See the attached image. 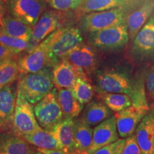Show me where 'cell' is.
Wrapping results in <instances>:
<instances>
[{"mask_svg": "<svg viewBox=\"0 0 154 154\" xmlns=\"http://www.w3.org/2000/svg\"><path fill=\"white\" fill-rule=\"evenodd\" d=\"M34 154H36V153H34Z\"/></svg>", "mask_w": 154, "mask_h": 154, "instance_id": "cell-43", "label": "cell"}, {"mask_svg": "<svg viewBox=\"0 0 154 154\" xmlns=\"http://www.w3.org/2000/svg\"><path fill=\"white\" fill-rule=\"evenodd\" d=\"M92 134L93 129L91 126L76 119L71 154H88L92 143Z\"/></svg>", "mask_w": 154, "mask_h": 154, "instance_id": "cell-22", "label": "cell"}, {"mask_svg": "<svg viewBox=\"0 0 154 154\" xmlns=\"http://www.w3.org/2000/svg\"><path fill=\"white\" fill-rule=\"evenodd\" d=\"M57 88L48 94L34 106V110L39 126L51 131L56 125L63 120V115L57 97Z\"/></svg>", "mask_w": 154, "mask_h": 154, "instance_id": "cell-8", "label": "cell"}, {"mask_svg": "<svg viewBox=\"0 0 154 154\" xmlns=\"http://www.w3.org/2000/svg\"><path fill=\"white\" fill-rule=\"evenodd\" d=\"M96 81L98 93L124 94L132 99L137 91L129 77L116 71H101L96 75Z\"/></svg>", "mask_w": 154, "mask_h": 154, "instance_id": "cell-6", "label": "cell"}, {"mask_svg": "<svg viewBox=\"0 0 154 154\" xmlns=\"http://www.w3.org/2000/svg\"><path fill=\"white\" fill-rule=\"evenodd\" d=\"M150 110L149 106H134L116 113L117 131L121 138H126L135 134L136 128Z\"/></svg>", "mask_w": 154, "mask_h": 154, "instance_id": "cell-9", "label": "cell"}, {"mask_svg": "<svg viewBox=\"0 0 154 154\" xmlns=\"http://www.w3.org/2000/svg\"><path fill=\"white\" fill-rule=\"evenodd\" d=\"M57 97L63 118L76 119L82 113L84 105L76 99L70 88H61L57 91Z\"/></svg>", "mask_w": 154, "mask_h": 154, "instance_id": "cell-23", "label": "cell"}, {"mask_svg": "<svg viewBox=\"0 0 154 154\" xmlns=\"http://www.w3.org/2000/svg\"><path fill=\"white\" fill-rule=\"evenodd\" d=\"M53 66L64 59L68 54L83 42L79 29L66 26L58 29L43 41Z\"/></svg>", "mask_w": 154, "mask_h": 154, "instance_id": "cell-2", "label": "cell"}, {"mask_svg": "<svg viewBox=\"0 0 154 154\" xmlns=\"http://www.w3.org/2000/svg\"><path fill=\"white\" fill-rule=\"evenodd\" d=\"M126 9L119 7L109 10L88 13L82 16L80 27L82 31L91 33L126 22Z\"/></svg>", "mask_w": 154, "mask_h": 154, "instance_id": "cell-4", "label": "cell"}, {"mask_svg": "<svg viewBox=\"0 0 154 154\" xmlns=\"http://www.w3.org/2000/svg\"><path fill=\"white\" fill-rule=\"evenodd\" d=\"M17 98V83L0 88V133L10 130Z\"/></svg>", "mask_w": 154, "mask_h": 154, "instance_id": "cell-14", "label": "cell"}, {"mask_svg": "<svg viewBox=\"0 0 154 154\" xmlns=\"http://www.w3.org/2000/svg\"><path fill=\"white\" fill-rule=\"evenodd\" d=\"M42 128L36 120L32 103L17 94L16 106L10 127L11 134L22 138Z\"/></svg>", "mask_w": 154, "mask_h": 154, "instance_id": "cell-5", "label": "cell"}, {"mask_svg": "<svg viewBox=\"0 0 154 154\" xmlns=\"http://www.w3.org/2000/svg\"><path fill=\"white\" fill-rule=\"evenodd\" d=\"M154 11V1L148 0L144 2L139 8L133 11L128 16L126 25L128 28L129 39L133 41L144 24L151 17Z\"/></svg>", "mask_w": 154, "mask_h": 154, "instance_id": "cell-18", "label": "cell"}, {"mask_svg": "<svg viewBox=\"0 0 154 154\" xmlns=\"http://www.w3.org/2000/svg\"><path fill=\"white\" fill-rule=\"evenodd\" d=\"M51 8L59 11L76 9L83 0H46Z\"/></svg>", "mask_w": 154, "mask_h": 154, "instance_id": "cell-31", "label": "cell"}, {"mask_svg": "<svg viewBox=\"0 0 154 154\" xmlns=\"http://www.w3.org/2000/svg\"><path fill=\"white\" fill-rule=\"evenodd\" d=\"M71 90L76 99L82 105L91 101L95 95V88L86 74L80 75L77 78Z\"/></svg>", "mask_w": 154, "mask_h": 154, "instance_id": "cell-27", "label": "cell"}, {"mask_svg": "<svg viewBox=\"0 0 154 154\" xmlns=\"http://www.w3.org/2000/svg\"><path fill=\"white\" fill-rule=\"evenodd\" d=\"M19 76L17 61L14 59L3 63L0 68V88L15 82Z\"/></svg>", "mask_w": 154, "mask_h": 154, "instance_id": "cell-29", "label": "cell"}, {"mask_svg": "<svg viewBox=\"0 0 154 154\" xmlns=\"http://www.w3.org/2000/svg\"><path fill=\"white\" fill-rule=\"evenodd\" d=\"M131 51L136 60L146 61L154 58V15L134 37Z\"/></svg>", "mask_w": 154, "mask_h": 154, "instance_id": "cell-10", "label": "cell"}, {"mask_svg": "<svg viewBox=\"0 0 154 154\" xmlns=\"http://www.w3.org/2000/svg\"><path fill=\"white\" fill-rule=\"evenodd\" d=\"M84 74L63 59L55 64L52 68L53 84L57 89L72 88L79 76Z\"/></svg>", "mask_w": 154, "mask_h": 154, "instance_id": "cell-17", "label": "cell"}, {"mask_svg": "<svg viewBox=\"0 0 154 154\" xmlns=\"http://www.w3.org/2000/svg\"><path fill=\"white\" fill-rule=\"evenodd\" d=\"M35 152L22 138L9 132L0 133V154H34Z\"/></svg>", "mask_w": 154, "mask_h": 154, "instance_id": "cell-20", "label": "cell"}, {"mask_svg": "<svg viewBox=\"0 0 154 154\" xmlns=\"http://www.w3.org/2000/svg\"><path fill=\"white\" fill-rule=\"evenodd\" d=\"M2 64H0V68H1V66H2Z\"/></svg>", "mask_w": 154, "mask_h": 154, "instance_id": "cell-41", "label": "cell"}, {"mask_svg": "<svg viewBox=\"0 0 154 154\" xmlns=\"http://www.w3.org/2000/svg\"><path fill=\"white\" fill-rule=\"evenodd\" d=\"M119 137L116 118L114 116H112L98 124L93 129L92 143L88 154H92L98 149L116 141L120 138Z\"/></svg>", "mask_w": 154, "mask_h": 154, "instance_id": "cell-15", "label": "cell"}, {"mask_svg": "<svg viewBox=\"0 0 154 154\" xmlns=\"http://www.w3.org/2000/svg\"><path fill=\"white\" fill-rule=\"evenodd\" d=\"M152 1H154V0H152Z\"/></svg>", "mask_w": 154, "mask_h": 154, "instance_id": "cell-42", "label": "cell"}, {"mask_svg": "<svg viewBox=\"0 0 154 154\" xmlns=\"http://www.w3.org/2000/svg\"><path fill=\"white\" fill-rule=\"evenodd\" d=\"M0 5H5V4L3 2L2 0H0Z\"/></svg>", "mask_w": 154, "mask_h": 154, "instance_id": "cell-38", "label": "cell"}, {"mask_svg": "<svg viewBox=\"0 0 154 154\" xmlns=\"http://www.w3.org/2000/svg\"><path fill=\"white\" fill-rule=\"evenodd\" d=\"M0 44L11 50L17 56L24 51L27 52L29 47V42L9 36L1 29H0Z\"/></svg>", "mask_w": 154, "mask_h": 154, "instance_id": "cell-30", "label": "cell"}, {"mask_svg": "<svg viewBox=\"0 0 154 154\" xmlns=\"http://www.w3.org/2000/svg\"><path fill=\"white\" fill-rule=\"evenodd\" d=\"M129 39L126 23L89 33V42L94 48L102 51L123 49Z\"/></svg>", "mask_w": 154, "mask_h": 154, "instance_id": "cell-3", "label": "cell"}, {"mask_svg": "<svg viewBox=\"0 0 154 154\" xmlns=\"http://www.w3.org/2000/svg\"><path fill=\"white\" fill-rule=\"evenodd\" d=\"M1 30L9 36L27 42L29 41L32 32V28L11 15L5 17Z\"/></svg>", "mask_w": 154, "mask_h": 154, "instance_id": "cell-25", "label": "cell"}, {"mask_svg": "<svg viewBox=\"0 0 154 154\" xmlns=\"http://www.w3.org/2000/svg\"><path fill=\"white\" fill-rule=\"evenodd\" d=\"M146 90L152 99H154V63L146 78Z\"/></svg>", "mask_w": 154, "mask_h": 154, "instance_id": "cell-34", "label": "cell"}, {"mask_svg": "<svg viewBox=\"0 0 154 154\" xmlns=\"http://www.w3.org/2000/svg\"><path fill=\"white\" fill-rule=\"evenodd\" d=\"M125 4L126 0H83L76 10L78 15L82 16L88 13L124 7Z\"/></svg>", "mask_w": 154, "mask_h": 154, "instance_id": "cell-26", "label": "cell"}, {"mask_svg": "<svg viewBox=\"0 0 154 154\" xmlns=\"http://www.w3.org/2000/svg\"><path fill=\"white\" fill-rule=\"evenodd\" d=\"M134 135L142 154H154V109L142 119Z\"/></svg>", "mask_w": 154, "mask_h": 154, "instance_id": "cell-16", "label": "cell"}, {"mask_svg": "<svg viewBox=\"0 0 154 154\" xmlns=\"http://www.w3.org/2000/svg\"></svg>", "mask_w": 154, "mask_h": 154, "instance_id": "cell-44", "label": "cell"}, {"mask_svg": "<svg viewBox=\"0 0 154 154\" xmlns=\"http://www.w3.org/2000/svg\"><path fill=\"white\" fill-rule=\"evenodd\" d=\"M6 7L5 5H0V29L3 26V20L5 17Z\"/></svg>", "mask_w": 154, "mask_h": 154, "instance_id": "cell-37", "label": "cell"}, {"mask_svg": "<svg viewBox=\"0 0 154 154\" xmlns=\"http://www.w3.org/2000/svg\"><path fill=\"white\" fill-rule=\"evenodd\" d=\"M52 68L21 75L17 82V94L32 104H36L54 89Z\"/></svg>", "mask_w": 154, "mask_h": 154, "instance_id": "cell-1", "label": "cell"}, {"mask_svg": "<svg viewBox=\"0 0 154 154\" xmlns=\"http://www.w3.org/2000/svg\"><path fill=\"white\" fill-rule=\"evenodd\" d=\"M16 56L11 50L0 44V64L10 59H14Z\"/></svg>", "mask_w": 154, "mask_h": 154, "instance_id": "cell-35", "label": "cell"}, {"mask_svg": "<svg viewBox=\"0 0 154 154\" xmlns=\"http://www.w3.org/2000/svg\"><path fill=\"white\" fill-rule=\"evenodd\" d=\"M26 142L36 146L38 149L47 150H61L59 141L52 131L44 130L42 128L25 135L22 137Z\"/></svg>", "mask_w": 154, "mask_h": 154, "instance_id": "cell-24", "label": "cell"}, {"mask_svg": "<svg viewBox=\"0 0 154 154\" xmlns=\"http://www.w3.org/2000/svg\"><path fill=\"white\" fill-rule=\"evenodd\" d=\"M46 0H7L6 10L33 29L47 8Z\"/></svg>", "mask_w": 154, "mask_h": 154, "instance_id": "cell-7", "label": "cell"}, {"mask_svg": "<svg viewBox=\"0 0 154 154\" xmlns=\"http://www.w3.org/2000/svg\"><path fill=\"white\" fill-rule=\"evenodd\" d=\"M36 154H43V153H41V152H40V151H37V150H36Z\"/></svg>", "mask_w": 154, "mask_h": 154, "instance_id": "cell-39", "label": "cell"}, {"mask_svg": "<svg viewBox=\"0 0 154 154\" xmlns=\"http://www.w3.org/2000/svg\"><path fill=\"white\" fill-rule=\"evenodd\" d=\"M36 150L43 154H70L66 153L62 150H47L42 149H37Z\"/></svg>", "mask_w": 154, "mask_h": 154, "instance_id": "cell-36", "label": "cell"}, {"mask_svg": "<svg viewBox=\"0 0 154 154\" xmlns=\"http://www.w3.org/2000/svg\"><path fill=\"white\" fill-rule=\"evenodd\" d=\"M76 120L63 118V120L56 125L51 131L60 144L61 150L67 153L72 152L74 142Z\"/></svg>", "mask_w": 154, "mask_h": 154, "instance_id": "cell-21", "label": "cell"}, {"mask_svg": "<svg viewBox=\"0 0 154 154\" xmlns=\"http://www.w3.org/2000/svg\"><path fill=\"white\" fill-rule=\"evenodd\" d=\"M98 98L111 111L118 113L132 106L130 96L124 94L99 93Z\"/></svg>", "mask_w": 154, "mask_h": 154, "instance_id": "cell-28", "label": "cell"}, {"mask_svg": "<svg viewBox=\"0 0 154 154\" xmlns=\"http://www.w3.org/2000/svg\"><path fill=\"white\" fill-rule=\"evenodd\" d=\"M126 138H119L116 141L102 147L92 154H121L124 149Z\"/></svg>", "mask_w": 154, "mask_h": 154, "instance_id": "cell-32", "label": "cell"}, {"mask_svg": "<svg viewBox=\"0 0 154 154\" xmlns=\"http://www.w3.org/2000/svg\"><path fill=\"white\" fill-rule=\"evenodd\" d=\"M121 154H142L134 134L126 138V142Z\"/></svg>", "mask_w": 154, "mask_h": 154, "instance_id": "cell-33", "label": "cell"}, {"mask_svg": "<svg viewBox=\"0 0 154 154\" xmlns=\"http://www.w3.org/2000/svg\"><path fill=\"white\" fill-rule=\"evenodd\" d=\"M61 23L62 16L59 11L57 10L44 11L32 29V35L29 41V47L27 52L38 45L56 30L61 28Z\"/></svg>", "mask_w": 154, "mask_h": 154, "instance_id": "cell-11", "label": "cell"}, {"mask_svg": "<svg viewBox=\"0 0 154 154\" xmlns=\"http://www.w3.org/2000/svg\"><path fill=\"white\" fill-rule=\"evenodd\" d=\"M2 1H3V2L5 4L6 2H7V0H2Z\"/></svg>", "mask_w": 154, "mask_h": 154, "instance_id": "cell-40", "label": "cell"}, {"mask_svg": "<svg viewBox=\"0 0 154 154\" xmlns=\"http://www.w3.org/2000/svg\"><path fill=\"white\" fill-rule=\"evenodd\" d=\"M17 61L20 76L40 72L47 67H53L44 42L26 53V55L19 58Z\"/></svg>", "mask_w": 154, "mask_h": 154, "instance_id": "cell-12", "label": "cell"}, {"mask_svg": "<svg viewBox=\"0 0 154 154\" xmlns=\"http://www.w3.org/2000/svg\"><path fill=\"white\" fill-rule=\"evenodd\" d=\"M64 59L88 76L95 72L96 69L97 57L94 47L84 42L72 49Z\"/></svg>", "mask_w": 154, "mask_h": 154, "instance_id": "cell-13", "label": "cell"}, {"mask_svg": "<svg viewBox=\"0 0 154 154\" xmlns=\"http://www.w3.org/2000/svg\"><path fill=\"white\" fill-rule=\"evenodd\" d=\"M113 116V111L102 102L92 101L86 103V107L83 109L80 119L81 121L88 126H96L101 124Z\"/></svg>", "mask_w": 154, "mask_h": 154, "instance_id": "cell-19", "label": "cell"}]
</instances>
